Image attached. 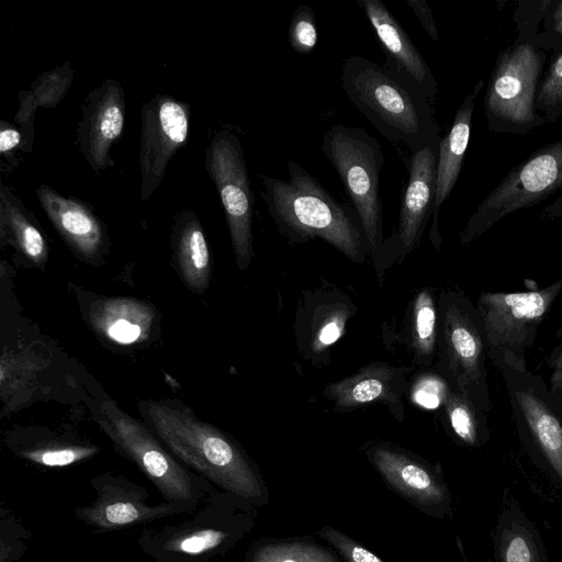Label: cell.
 Segmentation results:
<instances>
[{
  "label": "cell",
  "instance_id": "6da1fadb",
  "mask_svg": "<svg viewBox=\"0 0 562 562\" xmlns=\"http://www.w3.org/2000/svg\"><path fill=\"white\" fill-rule=\"evenodd\" d=\"M139 411L166 448L196 474L246 503L263 499L252 463L227 434L171 401H144Z\"/></svg>",
  "mask_w": 562,
  "mask_h": 562
},
{
  "label": "cell",
  "instance_id": "7a4b0ae2",
  "mask_svg": "<svg viewBox=\"0 0 562 562\" xmlns=\"http://www.w3.org/2000/svg\"><path fill=\"white\" fill-rule=\"evenodd\" d=\"M289 179L259 175L263 199L279 231L294 243L322 238L355 262L369 243L355 209L335 200L305 169L288 160Z\"/></svg>",
  "mask_w": 562,
  "mask_h": 562
},
{
  "label": "cell",
  "instance_id": "3957f363",
  "mask_svg": "<svg viewBox=\"0 0 562 562\" xmlns=\"http://www.w3.org/2000/svg\"><path fill=\"white\" fill-rule=\"evenodd\" d=\"M340 78L348 100L389 142L413 154L439 144L432 102L420 89L358 55L345 59Z\"/></svg>",
  "mask_w": 562,
  "mask_h": 562
},
{
  "label": "cell",
  "instance_id": "277c9868",
  "mask_svg": "<svg viewBox=\"0 0 562 562\" xmlns=\"http://www.w3.org/2000/svg\"><path fill=\"white\" fill-rule=\"evenodd\" d=\"M116 451L132 461L161 494L164 502L194 513L214 487L189 471L144 424L104 401L97 418Z\"/></svg>",
  "mask_w": 562,
  "mask_h": 562
},
{
  "label": "cell",
  "instance_id": "5b68a950",
  "mask_svg": "<svg viewBox=\"0 0 562 562\" xmlns=\"http://www.w3.org/2000/svg\"><path fill=\"white\" fill-rule=\"evenodd\" d=\"M547 61L548 52L529 41L499 50L483 95L490 132L522 136L547 124L536 106Z\"/></svg>",
  "mask_w": 562,
  "mask_h": 562
},
{
  "label": "cell",
  "instance_id": "8992f818",
  "mask_svg": "<svg viewBox=\"0 0 562 562\" xmlns=\"http://www.w3.org/2000/svg\"><path fill=\"white\" fill-rule=\"evenodd\" d=\"M321 149L337 171L366 233L375 260L391 244L383 237L380 172L384 154L380 143L360 127L336 124L323 136Z\"/></svg>",
  "mask_w": 562,
  "mask_h": 562
},
{
  "label": "cell",
  "instance_id": "52a82bcc",
  "mask_svg": "<svg viewBox=\"0 0 562 562\" xmlns=\"http://www.w3.org/2000/svg\"><path fill=\"white\" fill-rule=\"evenodd\" d=\"M236 498L214 490L191 518L145 528L137 544L155 562H212L225 553L240 533L239 521L231 506Z\"/></svg>",
  "mask_w": 562,
  "mask_h": 562
},
{
  "label": "cell",
  "instance_id": "ba28073f",
  "mask_svg": "<svg viewBox=\"0 0 562 562\" xmlns=\"http://www.w3.org/2000/svg\"><path fill=\"white\" fill-rule=\"evenodd\" d=\"M562 191V138L546 144L517 164L480 202L460 233L468 244L505 216L536 206Z\"/></svg>",
  "mask_w": 562,
  "mask_h": 562
},
{
  "label": "cell",
  "instance_id": "9c48e42d",
  "mask_svg": "<svg viewBox=\"0 0 562 562\" xmlns=\"http://www.w3.org/2000/svg\"><path fill=\"white\" fill-rule=\"evenodd\" d=\"M561 289L562 280L537 291L481 293L477 312L488 349L524 371V351Z\"/></svg>",
  "mask_w": 562,
  "mask_h": 562
},
{
  "label": "cell",
  "instance_id": "30bf717a",
  "mask_svg": "<svg viewBox=\"0 0 562 562\" xmlns=\"http://www.w3.org/2000/svg\"><path fill=\"white\" fill-rule=\"evenodd\" d=\"M205 169L224 209L236 263L245 270L254 256L255 196L241 143L234 133L222 130L213 134L205 151Z\"/></svg>",
  "mask_w": 562,
  "mask_h": 562
},
{
  "label": "cell",
  "instance_id": "8fae6325",
  "mask_svg": "<svg viewBox=\"0 0 562 562\" xmlns=\"http://www.w3.org/2000/svg\"><path fill=\"white\" fill-rule=\"evenodd\" d=\"M191 108L169 94H156L140 111L138 165L140 200H148L161 184L169 161L188 140Z\"/></svg>",
  "mask_w": 562,
  "mask_h": 562
},
{
  "label": "cell",
  "instance_id": "7c38bea8",
  "mask_svg": "<svg viewBox=\"0 0 562 562\" xmlns=\"http://www.w3.org/2000/svg\"><path fill=\"white\" fill-rule=\"evenodd\" d=\"M90 485L95 498L87 506L76 507L74 514L94 533L133 528L184 513L167 502L149 504L146 487L117 474H98L90 480Z\"/></svg>",
  "mask_w": 562,
  "mask_h": 562
},
{
  "label": "cell",
  "instance_id": "4fadbf2b",
  "mask_svg": "<svg viewBox=\"0 0 562 562\" xmlns=\"http://www.w3.org/2000/svg\"><path fill=\"white\" fill-rule=\"evenodd\" d=\"M440 312L439 366L451 386L482 404L486 371L481 334L468 311L448 295L441 300Z\"/></svg>",
  "mask_w": 562,
  "mask_h": 562
},
{
  "label": "cell",
  "instance_id": "5bb4252c",
  "mask_svg": "<svg viewBox=\"0 0 562 562\" xmlns=\"http://www.w3.org/2000/svg\"><path fill=\"white\" fill-rule=\"evenodd\" d=\"M125 92L115 79H105L87 94L76 131V145L99 173L114 166L110 151L125 126Z\"/></svg>",
  "mask_w": 562,
  "mask_h": 562
},
{
  "label": "cell",
  "instance_id": "9a60e30c",
  "mask_svg": "<svg viewBox=\"0 0 562 562\" xmlns=\"http://www.w3.org/2000/svg\"><path fill=\"white\" fill-rule=\"evenodd\" d=\"M38 202L59 236L82 260L97 263L108 251L106 226L86 202L64 196L48 184L36 189Z\"/></svg>",
  "mask_w": 562,
  "mask_h": 562
},
{
  "label": "cell",
  "instance_id": "2e32d148",
  "mask_svg": "<svg viewBox=\"0 0 562 562\" xmlns=\"http://www.w3.org/2000/svg\"><path fill=\"white\" fill-rule=\"evenodd\" d=\"M439 144L412 154L396 234L389 239L402 261L418 244L434 213Z\"/></svg>",
  "mask_w": 562,
  "mask_h": 562
},
{
  "label": "cell",
  "instance_id": "e0dca14e",
  "mask_svg": "<svg viewBox=\"0 0 562 562\" xmlns=\"http://www.w3.org/2000/svg\"><path fill=\"white\" fill-rule=\"evenodd\" d=\"M369 20L385 54L384 66L420 89L434 103L436 78L401 23L380 0H356Z\"/></svg>",
  "mask_w": 562,
  "mask_h": 562
},
{
  "label": "cell",
  "instance_id": "ac0fdd59",
  "mask_svg": "<svg viewBox=\"0 0 562 562\" xmlns=\"http://www.w3.org/2000/svg\"><path fill=\"white\" fill-rule=\"evenodd\" d=\"M411 368L394 367L385 362L370 363L356 373L328 384L325 396L336 411H349L372 403H383L403 409L401 398L407 389L406 376Z\"/></svg>",
  "mask_w": 562,
  "mask_h": 562
},
{
  "label": "cell",
  "instance_id": "d6986e66",
  "mask_svg": "<svg viewBox=\"0 0 562 562\" xmlns=\"http://www.w3.org/2000/svg\"><path fill=\"white\" fill-rule=\"evenodd\" d=\"M484 87L479 80L457 110L448 134L439 142L436 198L429 238L438 249L441 238L438 229L439 211L450 196L463 166L472 128L476 99Z\"/></svg>",
  "mask_w": 562,
  "mask_h": 562
},
{
  "label": "cell",
  "instance_id": "ffe728a7",
  "mask_svg": "<svg viewBox=\"0 0 562 562\" xmlns=\"http://www.w3.org/2000/svg\"><path fill=\"white\" fill-rule=\"evenodd\" d=\"M369 459L381 476L400 494L424 506L447 504L448 492L424 464L386 446H374Z\"/></svg>",
  "mask_w": 562,
  "mask_h": 562
},
{
  "label": "cell",
  "instance_id": "44dd1931",
  "mask_svg": "<svg viewBox=\"0 0 562 562\" xmlns=\"http://www.w3.org/2000/svg\"><path fill=\"white\" fill-rule=\"evenodd\" d=\"M154 317L149 304L130 297L102 299L89 308L92 327L100 335L121 345L147 339Z\"/></svg>",
  "mask_w": 562,
  "mask_h": 562
},
{
  "label": "cell",
  "instance_id": "7402d4cb",
  "mask_svg": "<svg viewBox=\"0 0 562 562\" xmlns=\"http://www.w3.org/2000/svg\"><path fill=\"white\" fill-rule=\"evenodd\" d=\"M0 238L1 245H11L24 259L44 267L48 248L34 214L0 181Z\"/></svg>",
  "mask_w": 562,
  "mask_h": 562
},
{
  "label": "cell",
  "instance_id": "603a6c76",
  "mask_svg": "<svg viewBox=\"0 0 562 562\" xmlns=\"http://www.w3.org/2000/svg\"><path fill=\"white\" fill-rule=\"evenodd\" d=\"M171 244L183 282L192 291L206 290L211 277V254L204 231L192 211L178 214L172 226Z\"/></svg>",
  "mask_w": 562,
  "mask_h": 562
},
{
  "label": "cell",
  "instance_id": "cb8c5ba5",
  "mask_svg": "<svg viewBox=\"0 0 562 562\" xmlns=\"http://www.w3.org/2000/svg\"><path fill=\"white\" fill-rule=\"evenodd\" d=\"M517 403L531 432L541 463L562 490V425L531 391H517Z\"/></svg>",
  "mask_w": 562,
  "mask_h": 562
},
{
  "label": "cell",
  "instance_id": "d4e9b609",
  "mask_svg": "<svg viewBox=\"0 0 562 562\" xmlns=\"http://www.w3.org/2000/svg\"><path fill=\"white\" fill-rule=\"evenodd\" d=\"M74 70L70 63L41 74L27 91H20V106L14 116V124L22 130L27 153L32 151L34 142V117L38 106H56L70 88Z\"/></svg>",
  "mask_w": 562,
  "mask_h": 562
},
{
  "label": "cell",
  "instance_id": "484cf974",
  "mask_svg": "<svg viewBox=\"0 0 562 562\" xmlns=\"http://www.w3.org/2000/svg\"><path fill=\"white\" fill-rule=\"evenodd\" d=\"M536 536L519 510H506L495 536L497 562H542Z\"/></svg>",
  "mask_w": 562,
  "mask_h": 562
},
{
  "label": "cell",
  "instance_id": "4316f807",
  "mask_svg": "<svg viewBox=\"0 0 562 562\" xmlns=\"http://www.w3.org/2000/svg\"><path fill=\"white\" fill-rule=\"evenodd\" d=\"M10 447L16 457L46 468L72 465L100 452V448L92 443L56 439L21 441Z\"/></svg>",
  "mask_w": 562,
  "mask_h": 562
},
{
  "label": "cell",
  "instance_id": "83f0119b",
  "mask_svg": "<svg viewBox=\"0 0 562 562\" xmlns=\"http://www.w3.org/2000/svg\"><path fill=\"white\" fill-rule=\"evenodd\" d=\"M437 308L429 289L420 290L411 306L408 323V346L419 366H428L432 361L437 339Z\"/></svg>",
  "mask_w": 562,
  "mask_h": 562
},
{
  "label": "cell",
  "instance_id": "f1b7e54d",
  "mask_svg": "<svg viewBox=\"0 0 562 562\" xmlns=\"http://www.w3.org/2000/svg\"><path fill=\"white\" fill-rule=\"evenodd\" d=\"M38 363L27 353L3 351L0 364L1 398L10 406L15 397L35 380Z\"/></svg>",
  "mask_w": 562,
  "mask_h": 562
},
{
  "label": "cell",
  "instance_id": "f546056e",
  "mask_svg": "<svg viewBox=\"0 0 562 562\" xmlns=\"http://www.w3.org/2000/svg\"><path fill=\"white\" fill-rule=\"evenodd\" d=\"M475 403L463 391L451 386L443 403L449 425L454 435L468 446H477L481 439Z\"/></svg>",
  "mask_w": 562,
  "mask_h": 562
},
{
  "label": "cell",
  "instance_id": "4dcf8cb0",
  "mask_svg": "<svg viewBox=\"0 0 562 562\" xmlns=\"http://www.w3.org/2000/svg\"><path fill=\"white\" fill-rule=\"evenodd\" d=\"M349 316L350 312L345 303L325 304L316 310L310 342L313 356L323 353L340 338Z\"/></svg>",
  "mask_w": 562,
  "mask_h": 562
},
{
  "label": "cell",
  "instance_id": "1f68e13d",
  "mask_svg": "<svg viewBox=\"0 0 562 562\" xmlns=\"http://www.w3.org/2000/svg\"><path fill=\"white\" fill-rule=\"evenodd\" d=\"M536 106L547 123H555L562 116V47L552 50L548 58Z\"/></svg>",
  "mask_w": 562,
  "mask_h": 562
},
{
  "label": "cell",
  "instance_id": "d6a6232c",
  "mask_svg": "<svg viewBox=\"0 0 562 562\" xmlns=\"http://www.w3.org/2000/svg\"><path fill=\"white\" fill-rule=\"evenodd\" d=\"M248 562H339L326 549L307 542H278L257 547Z\"/></svg>",
  "mask_w": 562,
  "mask_h": 562
},
{
  "label": "cell",
  "instance_id": "836d02e7",
  "mask_svg": "<svg viewBox=\"0 0 562 562\" xmlns=\"http://www.w3.org/2000/svg\"><path fill=\"white\" fill-rule=\"evenodd\" d=\"M29 530L13 515L1 507L0 509V562H15L21 559L27 549Z\"/></svg>",
  "mask_w": 562,
  "mask_h": 562
},
{
  "label": "cell",
  "instance_id": "e575fe53",
  "mask_svg": "<svg viewBox=\"0 0 562 562\" xmlns=\"http://www.w3.org/2000/svg\"><path fill=\"white\" fill-rule=\"evenodd\" d=\"M313 9L300 4L292 14L289 25V43L299 54H310L317 44L318 33Z\"/></svg>",
  "mask_w": 562,
  "mask_h": 562
},
{
  "label": "cell",
  "instance_id": "d590c367",
  "mask_svg": "<svg viewBox=\"0 0 562 562\" xmlns=\"http://www.w3.org/2000/svg\"><path fill=\"white\" fill-rule=\"evenodd\" d=\"M551 0H520L518 1L513 21L516 25L518 40L532 42L540 31L542 20L548 11Z\"/></svg>",
  "mask_w": 562,
  "mask_h": 562
},
{
  "label": "cell",
  "instance_id": "8d00e7d4",
  "mask_svg": "<svg viewBox=\"0 0 562 562\" xmlns=\"http://www.w3.org/2000/svg\"><path fill=\"white\" fill-rule=\"evenodd\" d=\"M532 43L548 53L562 47V0H551Z\"/></svg>",
  "mask_w": 562,
  "mask_h": 562
},
{
  "label": "cell",
  "instance_id": "74e56055",
  "mask_svg": "<svg viewBox=\"0 0 562 562\" xmlns=\"http://www.w3.org/2000/svg\"><path fill=\"white\" fill-rule=\"evenodd\" d=\"M319 535L339 552L346 562H384L337 529L324 527Z\"/></svg>",
  "mask_w": 562,
  "mask_h": 562
},
{
  "label": "cell",
  "instance_id": "f35d334b",
  "mask_svg": "<svg viewBox=\"0 0 562 562\" xmlns=\"http://www.w3.org/2000/svg\"><path fill=\"white\" fill-rule=\"evenodd\" d=\"M449 389L442 379L423 375L414 383L412 396L418 405L436 408L445 403Z\"/></svg>",
  "mask_w": 562,
  "mask_h": 562
},
{
  "label": "cell",
  "instance_id": "ab89813d",
  "mask_svg": "<svg viewBox=\"0 0 562 562\" xmlns=\"http://www.w3.org/2000/svg\"><path fill=\"white\" fill-rule=\"evenodd\" d=\"M21 149L27 151L25 136L14 123L0 121V155L2 159L7 160L12 167L19 165L16 160V151Z\"/></svg>",
  "mask_w": 562,
  "mask_h": 562
},
{
  "label": "cell",
  "instance_id": "60d3db41",
  "mask_svg": "<svg viewBox=\"0 0 562 562\" xmlns=\"http://www.w3.org/2000/svg\"><path fill=\"white\" fill-rule=\"evenodd\" d=\"M407 4L412 8L415 15L420 21L423 27L429 37L436 42L439 41V34L432 18V13L425 0H406Z\"/></svg>",
  "mask_w": 562,
  "mask_h": 562
},
{
  "label": "cell",
  "instance_id": "b9f144b4",
  "mask_svg": "<svg viewBox=\"0 0 562 562\" xmlns=\"http://www.w3.org/2000/svg\"><path fill=\"white\" fill-rule=\"evenodd\" d=\"M542 216L549 220L562 217V194L543 209Z\"/></svg>",
  "mask_w": 562,
  "mask_h": 562
},
{
  "label": "cell",
  "instance_id": "7bdbcfd3",
  "mask_svg": "<svg viewBox=\"0 0 562 562\" xmlns=\"http://www.w3.org/2000/svg\"><path fill=\"white\" fill-rule=\"evenodd\" d=\"M552 387L562 390V351L559 355L551 376Z\"/></svg>",
  "mask_w": 562,
  "mask_h": 562
}]
</instances>
